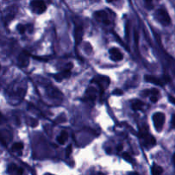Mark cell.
<instances>
[{"instance_id":"obj_27","label":"cell","mask_w":175,"mask_h":175,"mask_svg":"<svg viewBox=\"0 0 175 175\" xmlns=\"http://www.w3.org/2000/svg\"><path fill=\"white\" fill-rule=\"evenodd\" d=\"M96 175H105L104 174H102V173H97Z\"/></svg>"},{"instance_id":"obj_2","label":"cell","mask_w":175,"mask_h":175,"mask_svg":"<svg viewBox=\"0 0 175 175\" xmlns=\"http://www.w3.org/2000/svg\"><path fill=\"white\" fill-rule=\"evenodd\" d=\"M139 138H140L141 141H142L143 145L146 147V148H148V149L153 147L156 144V141H155V138L151 134H150L147 131H141L140 134H139Z\"/></svg>"},{"instance_id":"obj_10","label":"cell","mask_w":175,"mask_h":175,"mask_svg":"<svg viewBox=\"0 0 175 175\" xmlns=\"http://www.w3.org/2000/svg\"><path fill=\"white\" fill-rule=\"evenodd\" d=\"M83 36V29L81 26H76L74 28V39L75 43L78 44L81 41Z\"/></svg>"},{"instance_id":"obj_17","label":"cell","mask_w":175,"mask_h":175,"mask_svg":"<svg viewBox=\"0 0 175 175\" xmlns=\"http://www.w3.org/2000/svg\"><path fill=\"white\" fill-rule=\"evenodd\" d=\"M122 157L124 158L125 160H127V161H132V159H131V156L128 153H123L122 154Z\"/></svg>"},{"instance_id":"obj_26","label":"cell","mask_w":175,"mask_h":175,"mask_svg":"<svg viewBox=\"0 0 175 175\" xmlns=\"http://www.w3.org/2000/svg\"><path fill=\"white\" fill-rule=\"evenodd\" d=\"M106 1H107V3H112V2H114L115 0H106Z\"/></svg>"},{"instance_id":"obj_21","label":"cell","mask_w":175,"mask_h":175,"mask_svg":"<svg viewBox=\"0 0 175 175\" xmlns=\"http://www.w3.org/2000/svg\"><path fill=\"white\" fill-rule=\"evenodd\" d=\"M72 153V145H69L68 148H67V152H66V154H67V156H68L70 154Z\"/></svg>"},{"instance_id":"obj_16","label":"cell","mask_w":175,"mask_h":175,"mask_svg":"<svg viewBox=\"0 0 175 175\" xmlns=\"http://www.w3.org/2000/svg\"><path fill=\"white\" fill-rule=\"evenodd\" d=\"M17 30H18V32H19L20 33L23 34V33H25V31H26V27H25L24 25L20 24V25H18V26H17Z\"/></svg>"},{"instance_id":"obj_28","label":"cell","mask_w":175,"mask_h":175,"mask_svg":"<svg viewBox=\"0 0 175 175\" xmlns=\"http://www.w3.org/2000/svg\"><path fill=\"white\" fill-rule=\"evenodd\" d=\"M131 175H138V174H131Z\"/></svg>"},{"instance_id":"obj_18","label":"cell","mask_w":175,"mask_h":175,"mask_svg":"<svg viewBox=\"0 0 175 175\" xmlns=\"http://www.w3.org/2000/svg\"><path fill=\"white\" fill-rule=\"evenodd\" d=\"M146 4V7L148 9H152L153 8V3H152V0H145Z\"/></svg>"},{"instance_id":"obj_8","label":"cell","mask_w":175,"mask_h":175,"mask_svg":"<svg viewBox=\"0 0 175 175\" xmlns=\"http://www.w3.org/2000/svg\"><path fill=\"white\" fill-rule=\"evenodd\" d=\"M70 69H71V68H67L64 71L55 74V75H54V79L57 80V81H58V82H61V81H62V80H65V79L69 78L70 75H71Z\"/></svg>"},{"instance_id":"obj_25","label":"cell","mask_w":175,"mask_h":175,"mask_svg":"<svg viewBox=\"0 0 175 175\" xmlns=\"http://www.w3.org/2000/svg\"><path fill=\"white\" fill-rule=\"evenodd\" d=\"M4 120V116H3V115H2V113L0 112V122Z\"/></svg>"},{"instance_id":"obj_3","label":"cell","mask_w":175,"mask_h":175,"mask_svg":"<svg viewBox=\"0 0 175 175\" xmlns=\"http://www.w3.org/2000/svg\"><path fill=\"white\" fill-rule=\"evenodd\" d=\"M165 119H166L165 115L161 112H157L153 115L152 120H153L154 126L157 131H160L162 130L165 123Z\"/></svg>"},{"instance_id":"obj_24","label":"cell","mask_w":175,"mask_h":175,"mask_svg":"<svg viewBox=\"0 0 175 175\" xmlns=\"http://www.w3.org/2000/svg\"><path fill=\"white\" fill-rule=\"evenodd\" d=\"M122 148H123L122 145H119L118 147H117V150H118V151H121V150H122Z\"/></svg>"},{"instance_id":"obj_11","label":"cell","mask_w":175,"mask_h":175,"mask_svg":"<svg viewBox=\"0 0 175 175\" xmlns=\"http://www.w3.org/2000/svg\"><path fill=\"white\" fill-rule=\"evenodd\" d=\"M145 80L147 81V82H150V83H152V84H155L156 86H162L163 85V82L162 80L155 77V76H152V75H145Z\"/></svg>"},{"instance_id":"obj_22","label":"cell","mask_w":175,"mask_h":175,"mask_svg":"<svg viewBox=\"0 0 175 175\" xmlns=\"http://www.w3.org/2000/svg\"><path fill=\"white\" fill-rule=\"evenodd\" d=\"M171 122H172V126L175 128V115H174L172 117V121Z\"/></svg>"},{"instance_id":"obj_1","label":"cell","mask_w":175,"mask_h":175,"mask_svg":"<svg viewBox=\"0 0 175 175\" xmlns=\"http://www.w3.org/2000/svg\"><path fill=\"white\" fill-rule=\"evenodd\" d=\"M155 19L163 26H168L171 23V18L165 9H159L155 11Z\"/></svg>"},{"instance_id":"obj_13","label":"cell","mask_w":175,"mask_h":175,"mask_svg":"<svg viewBox=\"0 0 175 175\" xmlns=\"http://www.w3.org/2000/svg\"><path fill=\"white\" fill-rule=\"evenodd\" d=\"M144 107V102H141L140 100H134L131 102V108L134 110H140Z\"/></svg>"},{"instance_id":"obj_5","label":"cell","mask_w":175,"mask_h":175,"mask_svg":"<svg viewBox=\"0 0 175 175\" xmlns=\"http://www.w3.org/2000/svg\"><path fill=\"white\" fill-rule=\"evenodd\" d=\"M94 18L97 22L103 23L105 25H109L110 23V18H109V15L106 11L104 10H98L96 11L94 13Z\"/></svg>"},{"instance_id":"obj_12","label":"cell","mask_w":175,"mask_h":175,"mask_svg":"<svg viewBox=\"0 0 175 175\" xmlns=\"http://www.w3.org/2000/svg\"><path fill=\"white\" fill-rule=\"evenodd\" d=\"M68 132L66 131H62L60 134H59V136L57 137V142H58L60 145H64L66 143V141L68 140Z\"/></svg>"},{"instance_id":"obj_9","label":"cell","mask_w":175,"mask_h":175,"mask_svg":"<svg viewBox=\"0 0 175 175\" xmlns=\"http://www.w3.org/2000/svg\"><path fill=\"white\" fill-rule=\"evenodd\" d=\"M28 57H29V54L27 51H22V53L20 54L19 57H18L20 65L22 66V67H26V66L28 65V62H29Z\"/></svg>"},{"instance_id":"obj_14","label":"cell","mask_w":175,"mask_h":175,"mask_svg":"<svg viewBox=\"0 0 175 175\" xmlns=\"http://www.w3.org/2000/svg\"><path fill=\"white\" fill-rule=\"evenodd\" d=\"M151 172H152V175H162L163 169L158 165H153L151 168Z\"/></svg>"},{"instance_id":"obj_4","label":"cell","mask_w":175,"mask_h":175,"mask_svg":"<svg viewBox=\"0 0 175 175\" xmlns=\"http://www.w3.org/2000/svg\"><path fill=\"white\" fill-rule=\"evenodd\" d=\"M30 8L35 14H42L46 10V4L43 0H33L30 3Z\"/></svg>"},{"instance_id":"obj_30","label":"cell","mask_w":175,"mask_h":175,"mask_svg":"<svg viewBox=\"0 0 175 175\" xmlns=\"http://www.w3.org/2000/svg\"><path fill=\"white\" fill-rule=\"evenodd\" d=\"M47 175H50V174H47Z\"/></svg>"},{"instance_id":"obj_20","label":"cell","mask_w":175,"mask_h":175,"mask_svg":"<svg viewBox=\"0 0 175 175\" xmlns=\"http://www.w3.org/2000/svg\"><path fill=\"white\" fill-rule=\"evenodd\" d=\"M150 101L152 102H156L158 101V96H150Z\"/></svg>"},{"instance_id":"obj_7","label":"cell","mask_w":175,"mask_h":175,"mask_svg":"<svg viewBox=\"0 0 175 175\" xmlns=\"http://www.w3.org/2000/svg\"><path fill=\"white\" fill-rule=\"evenodd\" d=\"M110 57L111 60L113 61H121L123 58V55L121 54V52L119 51L116 48H111L110 50Z\"/></svg>"},{"instance_id":"obj_6","label":"cell","mask_w":175,"mask_h":175,"mask_svg":"<svg viewBox=\"0 0 175 175\" xmlns=\"http://www.w3.org/2000/svg\"><path fill=\"white\" fill-rule=\"evenodd\" d=\"M8 174L9 175H23V169L15 164H10L8 167Z\"/></svg>"},{"instance_id":"obj_15","label":"cell","mask_w":175,"mask_h":175,"mask_svg":"<svg viewBox=\"0 0 175 175\" xmlns=\"http://www.w3.org/2000/svg\"><path fill=\"white\" fill-rule=\"evenodd\" d=\"M23 144L22 143H20V142H18V143H15L13 145H12V150L13 151H20V150H22V149H23Z\"/></svg>"},{"instance_id":"obj_23","label":"cell","mask_w":175,"mask_h":175,"mask_svg":"<svg viewBox=\"0 0 175 175\" xmlns=\"http://www.w3.org/2000/svg\"><path fill=\"white\" fill-rule=\"evenodd\" d=\"M169 101L172 102V103L175 104V98L174 97H169Z\"/></svg>"},{"instance_id":"obj_19","label":"cell","mask_w":175,"mask_h":175,"mask_svg":"<svg viewBox=\"0 0 175 175\" xmlns=\"http://www.w3.org/2000/svg\"><path fill=\"white\" fill-rule=\"evenodd\" d=\"M113 94H114V95L121 96L123 94V91H122V90H121V89H115V90L113 91Z\"/></svg>"},{"instance_id":"obj_29","label":"cell","mask_w":175,"mask_h":175,"mask_svg":"<svg viewBox=\"0 0 175 175\" xmlns=\"http://www.w3.org/2000/svg\"><path fill=\"white\" fill-rule=\"evenodd\" d=\"M174 160H175V156H174Z\"/></svg>"}]
</instances>
